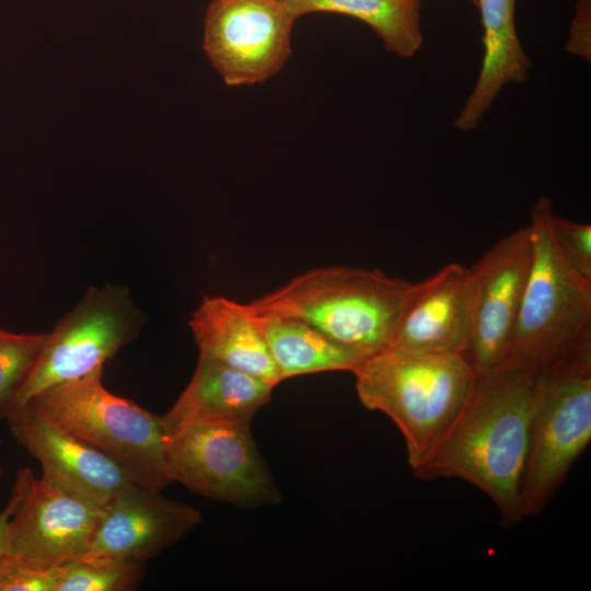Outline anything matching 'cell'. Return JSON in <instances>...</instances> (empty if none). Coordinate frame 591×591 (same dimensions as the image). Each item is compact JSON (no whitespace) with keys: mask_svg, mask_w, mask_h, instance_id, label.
Here are the masks:
<instances>
[{"mask_svg":"<svg viewBox=\"0 0 591 591\" xmlns=\"http://www.w3.org/2000/svg\"><path fill=\"white\" fill-rule=\"evenodd\" d=\"M537 372L500 364L477 375L466 404L414 475L467 482L495 503L502 524L523 520L520 488Z\"/></svg>","mask_w":591,"mask_h":591,"instance_id":"cell-1","label":"cell"},{"mask_svg":"<svg viewBox=\"0 0 591 591\" xmlns=\"http://www.w3.org/2000/svg\"><path fill=\"white\" fill-rule=\"evenodd\" d=\"M352 373L361 404L385 414L401 431L412 471L432 453L477 380L464 355L394 348L369 356Z\"/></svg>","mask_w":591,"mask_h":591,"instance_id":"cell-2","label":"cell"},{"mask_svg":"<svg viewBox=\"0 0 591 591\" xmlns=\"http://www.w3.org/2000/svg\"><path fill=\"white\" fill-rule=\"evenodd\" d=\"M413 283L378 269L315 268L247 305L309 323L368 355L393 346Z\"/></svg>","mask_w":591,"mask_h":591,"instance_id":"cell-3","label":"cell"},{"mask_svg":"<svg viewBox=\"0 0 591 591\" xmlns=\"http://www.w3.org/2000/svg\"><path fill=\"white\" fill-rule=\"evenodd\" d=\"M591 441V333L538 369L520 501L538 515Z\"/></svg>","mask_w":591,"mask_h":591,"instance_id":"cell-4","label":"cell"},{"mask_svg":"<svg viewBox=\"0 0 591 591\" xmlns=\"http://www.w3.org/2000/svg\"><path fill=\"white\" fill-rule=\"evenodd\" d=\"M553 215L547 197H540L531 209L532 262L501 364L540 369L591 333V279L559 248Z\"/></svg>","mask_w":591,"mask_h":591,"instance_id":"cell-5","label":"cell"},{"mask_svg":"<svg viewBox=\"0 0 591 591\" xmlns=\"http://www.w3.org/2000/svg\"><path fill=\"white\" fill-rule=\"evenodd\" d=\"M102 375L55 385L24 405L105 454L137 485L161 491L173 483L161 417L109 392Z\"/></svg>","mask_w":591,"mask_h":591,"instance_id":"cell-6","label":"cell"},{"mask_svg":"<svg viewBox=\"0 0 591 591\" xmlns=\"http://www.w3.org/2000/svg\"><path fill=\"white\" fill-rule=\"evenodd\" d=\"M142 323V314L127 287L89 288L47 333L42 352L12 408L49 387L103 371L104 364L138 336Z\"/></svg>","mask_w":591,"mask_h":591,"instance_id":"cell-7","label":"cell"},{"mask_svg":"<svg viewBox=\"0 0 591 591\" xmlns=\"http://www.w3.org/2000/svg\"><path fill=\"white\" fill-rule=\"evenodd\" d=\"M173 482L202 497L253 509L281 496L247 424L198 422L165 438Z\"/></svg>","mask_w":591,"mask_h":591,"instance_id":"cell-8","label":"cell"},{"mask_svg":"<svg viewBox=\"0 0 591 591\" xmlns=\"http://www.w3.org/2000/svg\"><path fill=\"white\" fill-rule=\"evenodd\" d=\"M296 20L281 0H212L204 50L225 84L264 82L290 58Z\"/></svg>","mask_w":591,"mask_h":591,"instance_id":"cell-9","label":"cell"},{"mask_svg":"<svg viewBox=\"0 0 591 591\" xmlns=\"http://www.w3.org/2000/svg\"><path fill=\"white\" fill-rule=\"evenodd\" d=\"M532 262L529 224L496 242L472 265V324L465 357L477 375L501 364Z\"/></svg>","mask_w":591,"mask_h":591,"instance_id":"cell-10","label":"cell"},{"mask_svg":"<svg viewBox=\"0 0 591 591\" xmlns=\"http://www.w3.org/2000/svg\"><path fill=\"white\" fill-rule=\"evenodd\" d=\"M102 507L33 475L10 522L7 555L42 566L78 560L89 548Z\"/></svg>","mask_w":591,"mask_h":591,"instance_id":"cell-11","label":"cell"},{"mask_svg":"<svg viewBox=\"0 0 591 591\" xmlns=\"http://www.w3.org/2000/svg\"><path fill=\"white\" fill-rule=\"evenodd\" d=\"M200 521L201 513L195 507L136 485L102 507L82 557H116L146 564Z\"/></svg>","mask_w":591,"mask_h":591,"instance_id":"cell-12","label":"cell"},{"mask_svg":"<svg viewBox=\"0 0 591 591\" xmlns=\"http://www.w3.org/2000/svg\"><path fill=\"white\" fill-rule=\"evenodd\" d=\"M5 419L16 442L42 464V477L101 506L137 485L113 460L28 405L12 408Z\"/></svg>","mask_w":591,"mask_h":591,"instance_id":"cell-13","label":"cell"},{"mask_svg":"<svg viewBox=\"0 0 591 591\" xmlns=\"http://www.w3.org/2000/svg\"><path fill=\"white\" fill-rule=\"evenodd\" d=\"M471 324V268L451 262L413 283L391 348L465 356Z\"/></svg>","mask_w":591,"mask_h":591,"instance_id":"cell-14","label":"cell"},{"mask_svg":"<svg viewBox=\"0 0 591 591\" xmlns=\"http://www.w3.org/2000/svg\"><path fill=\"white\" fill-rule=\"evenodd\" d=\"M271 384L198 357L195 372L172 408L161 416L165 438L198 422L247 424L271 396Z\"/></svg>","mask_w":591,"mask_h":591,"instance_id":"cell-15","label":"cell"},{"mask_svg":"<svg viewBox=\"0 0 591 591\" xmlns=\"http://www.w3.org/2000/svg\"><path fill=\"white\" fill-rule=\"evenodd\" d=\"M189 326L200 357L273 386L282 382L259 324L246 303L221 296L204 297Z\"/></svg>","mask_w":591,"mask_h":591,"instance_id":"cell-16","label":"cell"},{"mask_svg":"<svg viewBox=\"0 0 591 591\" xmlns=\"http://www.w3.org/2000/svg\"><path fill=\"white\" fill-rule=\"evenodd\" d=\"M476 5L484 31V56L476 84L454 120L462 131L475 129L502 88L523 83L531 69L515 30V0H477Z\"/></svg>","mask_w":591,"mask_h":591,"instance_id":"cell-17","label":"cell"},{"mask_svg":"<svg viewBox=\"0 0 591 591\" xmlns=\"http://www.w3.org/2000/svg\"><path fill=\"white\" fill-rule=\"evenodd\" d=\"M248 309L259 324L282 381L323 371L352 372L371 356L333 339L304 321Z\"/></svg>","mask_w":591,"mask_h":591,"instance_id":"cell-18","label":"cell"},{"mask_svg":"<svg viewBox=\"0 0 591 591\" xmlns=\"http://www.w3.org/2000/svg\"><path fill=\"white\" fill-rule=\"evenodd\" d=\"M298 19L311 12L354 16L368 24L384 48L401 58H410L421 48V0H281Z\"/></svg>","mask_w":591,"mask_h":591,"instance_id":"cell-19","label":"cell"},{"mask_svg":"<svg viewBox=\"0 0 591 591\" xmlns=\"http://www.w3.org/2000/svg\"><path fill=\"white\" fill-rule=\"evenodd\" d=\"M143 563L116 557H81L68 564L57 591H129L144 577Z\"/></svg>","mask_w":591,"mask_h":591,"instance_id":"cell-20","label":"cell"},{"mask_svg":"<svg viewBox=\"0 0 591 591\" xmlns=\"http://www.w3.org/2000/svg\"><path fill=\"white\" fill-rule=\"evenodd\" d=\"M46 337L47 333H14L0 327V419L11 410Z\"/></svg>","mask_w":591,"mask_h":591,"instance_id":"cell-21","label":"cell"},{"mask_svg":"<svg viewBox=\"0 0 591 591\" xmlns=\"http://www.w3.org/2000/svg\"><path fill=\"white\" fill-rule=\"evenodd\" d=\"M67 567L42 566L5 554L0 561V591H57Z\"/></svg>","mask_w":591,"mask_h":591,"instance_id":"cell-22","label":"cell"},{"mask_svg":"<svg viewBox=\"0 0 591 591\" xmlns=\"http://www.w3.org/2000/svg\"><path fill=\"white\" fill-rule=\"evenodd\" d=\"M554 237L575 269L591 279V225L557 216L552 217Z\"/></svg>","mask_w":591,"mask_h":591,"instance_id":"cell-23","label":"cell"},{"mask_svg":"<svg viewBox=\"0 0 591 591\" xmlns=\"http://www.w3.org/2000/svg\"><path fill=\"white\" fill-rule=\"evenodd\" d=\"M565 49L584 60L591 57V0H578Z\"/></svg>","mask_w":591,"mask_h":591,"instance_id":"cell-24","label":"cell"},{"mask_svg":"<svg viewBox=\"0 0 591 591\" xmlns=\"http://www.w3.org/2000/svg\"><path fill=\"white\" fill-rule=\"evenodd\" d=\"M33 475V471L28 467L21 468L18 472L15 483L11 490L10 499L4 509L0 512V561L7 554V543L11 519L15 513Z\"/></svg>","mask_w":591,"mask_h":591,"instance_id":"cell-25","label":"cell"},{"mask_svg":"<svg viewBox=\"0 0 591 591\" xmlns=\"http://www.w3.org/2000/svg\"><path fill=\"white\" fill-rule=\"evenodd\" d=\"M3 475V468L2 466L0 465V477Z\"/></svg>","mask_w":591,"mask_h":591,"instance_id":"cell-26","label":"cell"},{"mask_svg":"<svg viewBox=\"0 0 591 591\" xmlns=\"http://www.w3.org/2000/svg\"><path fill=\"white\" fill-rule=\"evenodd\" d=\"M475 4L477 3V0H472Z\"/></svg>","mask_w":591,"mask_h":591,"instance_id":"cell-27","label":"cell"}]
</instances>
